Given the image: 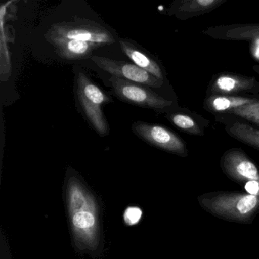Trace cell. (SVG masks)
<instances>
[{
	"instance_id": "cell-5",
	"label": "cell",
	"mask_w": 259,
	"mask_h": 259,
	"mask_svg": "<svg viewBox=\"0 0 259 259\" xmlns=\"http://www.w3.org/2000/svg\"><path fill=\"white\" fill-rule=\"evenodd\" d=\"M132 128L136 136L156 148L182 157L187 156L186 142L166 127L138 121Z\"/></svg>"
},
{
	"instance_id": "cell-18",
	"label": "cell",
	"mask_w": 259,
	"mask_h": 259,
	"mask_svg": "<svg viewBox=\"0 0 259 259\" xmlns=\"http://www.w3.org/2000/svg\"><path fill=\"white\" fill-rule=\"evenodd\" d=\"M142 211L139 207H128L124 213V221L128 226L138 224L142 218Z\"/></svg>"
},
{
	"instance_id": "cell-19",
	"label": "cell",
	"mask_w": 259,
	"mask_h": 259,
	"mask_svg": "<svg viewBox=\"0 0 259 259\" xmlns=\"http://www.w3.org/2000/svg\"><path fill=\"white\" fill-rule=\"evenodd\" d=\"M245 189L250 195L256 196L259 192V183L257 180H249L245 184Z\"/></svg>"
},
{
	"instance_id": "cell-14",
	"label": "cell",
	"mask_w": 259,
	"mask_h": 259,
	"mask_svg": "<svg viewBox=\"0 0 259 259\" xmlns=\"http://www.w3.org/2000/svg\"><path fill=\"white\" fill-rule=\"evenodd\" d=\"M225 130L236 140L259 150V128L246 122L235 121L226 125Z\"/></svg>"
},
{
	"instance_id": "cell-1",
	"label": "cell",
	"mask_w": 259,
	"mask_h": 259,
	"mask_svg": "<svg viewBox=\"0 0 259 259\" xmlns=\"http://www.w3.org/2000/svg\"><path fill=\"white\" fill-rule=\"evenodd\" d=\"M63 197L74 248L81 254L100 257L104 251V236L98 198L73 170L66 174Z\"/></svg>"
},
{
	"instance_id": "cell-10",
	"label": "cell",
	"mask_w": 259,
	"mask_h": 259,
	"mask_svg": "<svg viewBox=\"0 0 259 259\" xmlns=\"http://www.w3.org/2000/svg\"><path fill=\"white\" fill-rule=\"evenodd\" d=\"M55 48L59 57L68 60H81L92 57L94 50L101 47L97 44L61 38H46Z\"/></svg>"
},
{
	"instance_id": "cell-16",
	"label": "cell",
	"mask_w": 259,
	"mask_h": 259,
	"mask_svg": "<svg viewBox=\"0 0 259 259\" xmlns=\"http://www.w3.org/2000/svg\"><path fill=\"white\" fill-rule=\"evenodd\" d=\"M226 114L242 118L244 120L247 121L249 123L254 124L259 128V100L252 104L230 110Z\"/></svg>"
},
{
	"instance_id": "cell-3",
	"label": "cell",
	"mask_w": 259,
	"mask_h": 259,
	"mask_svg": "<svg viewBox=\"0 0 259 259\" xmlns=\"http://www.w3.org/2000/svg\"><path fill=\"white\" fill-rule=\"evenodd\" d=\"M45 38L81 40L101 46L115 43L113 34L107 28L93 22L78 20L54 24L45 34Z\"/></svg>"
},
{
	"instance_id": "cell-11",
	"label": "cell",
	"mask_w": 259,
	"mask_h": 259,
	"mask_svg": "<svg viewBox=\"0 0 259 259\" xmlns=\"http://www.w3.org/2000/svg\"><path fill=\"white\" fill-rule=\"evenodd\" d=\"M227 0H182L176 3L172 13L180 19L209 13L221 7Z\"/></svg>"
},
{
	"instance_id": "cell-4",
	"label": "cell",
	"mask_w": 259,
	"mask_h": 259,
	"mask_svg": "<svg viewBox=\"0 0 259 259\" xmlns=\"http://www.w3.org/2000/svg\"><path fill=\"white\" fill-rule=\"evenodd\" d=\"M109 81L115 95L124 102L155 110H163L174 104L142 84L114 76Z\"/></svg>"
},
{
	"instance_id": "cell-12",
	"label": "cell",
	"mask_w": 259,
	"mask_h": 259,
	"mask_svg": "<svg viewBox=\"0 0 259 259\" xmlns=\"http://www.w3.org/2000/svg\"><path fill=\"white\" fill-rule=\"evenodd\" d=\"M259 99L249 97L212 95L205 98L204 107L207 111L213 113H226L238 107L256 102Z\"/></svg>"
},
{
	"instance_id": "cell-2",
	"label": "cell",
	"mask_w": 259,
	"mask_h": 259,
	"mask_svg": "<svg viewBox=\"0 0 259 259\" xmlns=\"http://www.w3.org/2000/svg\"><path fill=\"white\" fill-rule=\"evenodd\" d=\"M76 94L83 112L94 130L101 136L108 135L110 128L101 107L111 101L110 98L81 71L77 74Z\"/></svg>"
},
{
	"instance_id": "cell-7",
	"label": "cell",
	"mask_w": 259,
	"mask_h": 259,
	"mask_svg": "<svg viewBox=\"0 0 259 259\" xmlns=\"http://www.w3.org/2000/svg\"><path fill=\"white\" fill-rule=\"evenodd\" d=\"M240 93L259 94V81L254 77L231 72L214 75L209 83L207 97L212 95L236 96Z\"/></svg>"
},
{
	"instance_id": "cell-8",
	"label": "cell",
	"mask_w": 259,
	"mask_h": 259,
	"mask_svg": "<svg viewBox=\"0 0 259 259\" xmlns=\"http://www.w3.org/2000/svg\"><path fill=\"white\" fill-rule=\"evenodd\" d=\"M221 166L230 175L250 180H259V171L244 151L232 148L226 151L221 159Z\"/></svg>"
},
{
	"instance_id": "cell-6",
	"label": "cell",
	"mask_w": 259,
	"mask_h": 259,
	"mask_svg": "<svg viewBox=\"0 0 259 259\" xmlns=\"http://www.w3.org/2000/svg\"><path fill=\"white\" fill-rule=\"evenodd\" d=\"M91 59L100 69L108 72L112 76L137 83L145 87L160 88L163 85V81L133 63L98 56H92Z\"/></svg>"
},
{
	"instance_id": "cell-13",
	"label": "cell",
	"mask_w": 259,
	"mask_h": 259,
	"mask_svg": "<svg viewBox=\"0 0 259 259\" xmlns=\"http://www.w3.org/2000/svg\"><path fill=\"white\" fill-rule=\"evenodd\" d=\"M119 46L124 54L134 63L135 65L149 72L156 78L163 81L164 75L163 71L160 65L155 60L142 52L128 40H119Z\"/></svg>"
},
{
	"instance_id": "cell-20",
	"label": "cell",
	"mask_w": 259,
	"mask_h": 259,
	"mask_svg": "<svg viewBox=\"0 0 259 259\" xmlns=\"http://www.w3.org/2000/svg\"><path fill=\"white\" fill-rule=\"evenodd\" d=\"M257 72H258V74H259V66H258V67H257Z\"/></svg>"
},
{
	"instance_id": "cell-9",
	"label": "cell",
	"mask_w": 259,
	"mask_h": 259,
	"mask_svg": "<svg viewBox=\"0 0 259 259\" xmlns=\"http://www.w3.org/2000/svg\"><path fill=\"white\" fill-rule=\"evenodd\" d=\"M204 34L212 38L224 40H259V24H237L207 28Z\"/></svg>"
},
{
	"instance_id": "cell-17",
	"label": "cell",
	"mask_w": 259,
	"mask_h": 259,
	"mask_svg": "<svg viewBox=\"0 0 259 259\" xmlns=\"http://www.w3.org/2000/svg\"><path fill=\"white\" fill-rule=\"evenodd\" d=\"M257 198L254 195H248L241 198L236 207L241 214H246L257 205Z\"/></svg>"
},
{
	"instance_id": "cell-15",
	"label": "cell",
	"mask_w": 259,
	"mask_h": 259,
	"mask_svg": "<svg viewBox=\"0 0 259 259\" xmlns=\"http://www.w3.org/2000/svg\"><path fill=\"white\" fill-rule=\"evenodd\" d=\"M166 118L170 121L171 123L189 135L197 136L204 135V130L189 115L183 113H172L166 115Z\"/></svg>"
}]
</instances>
